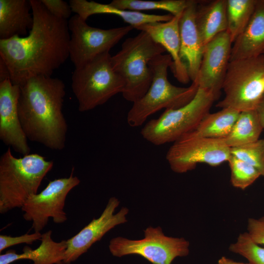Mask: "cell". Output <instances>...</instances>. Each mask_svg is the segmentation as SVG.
I'll list each match as a JSON object with an SVG mask.
<instances>
[{"label":"cell","instance_id":"6da1fadb","mask_svg":"<svg viewBox=\"0 0 264 264\" xmlns=\"http://www.w3.org/2000/svg\"><path fill=\"white\" fill-rule=\"evenodd\" d=\"M33 24L28 35L0 40V58L20 86L35 76H51L69 57L68 21L51 14L40 0H30Z\"/></svg>","mask_w":264,"mask_h":264},{"label":"cell","instance_id":"7a4b0ae2","mask_svg":"<svg viewBox=\"0 0 264 264\" xmlns=\"http://www.w3.org/2000/svg\"><path fill=\"white\" fill-rule=\"evenodd\" d=\"M19 86L18 111L27 138L51 150H63L67 132L63 113L64 83L51 76H39Z\"/></svg>","mask_w":264,"mask_h":264},{"label":"cell","instance_id":"3957f363","mask_svg":"<svg viewBox=\"0 0 264 264\" xmlns=\"http://www.w3.org/2000/svg\"><path fill=\"white\" fill-rule=\"evenodd\" d=\"M53 164L37 154L16 157L8 148L0 158V213L22 208L29 197L37 193Z\"/></svg>","mask_w":264,"mask_h":264},{"label":"cell","instance_id":"277c9868","mask_svg":"<svg viewBox=\"0 0 264 264\" xmlns=\"http://www.w3.org/2000/svg\"><path fill=\"white\" fill-rule=\"evenodd\" d=\"M173 63L169 54L159 55L149 63L152 82L145 94L132 103L128 112L127 121L132 127L142 126L151 115L162 109H176L189 103L195 97L198 88L192 82L188 87H177L168 79V69Z\"/></svg>","mask_w":264,"mask_h":264},{"label":"cell","instance_id":"5b68a950","mask_svg":"<svg viewBox=\"0 0 264 264\" xmlns=\"http://www.w3.org/2000/svg\"><path fill=\"white\" fill-rule=\"evenodd\" d=\"M166 50L144 31L126 39L121 49L111 56L114 71L125 83L123 98L132 103L142 97L149 88L152 74L150 61Z\"/></svg>","mask_w":264,"mask_h":264},{"label":"cell","instance_id":"8992f818","mask_svg":"<svg viewBox=\"0 0 264 264\" xmlns=\"http://www.w3.org/2000/svg\"><path fill=\"white\" fill-rule=\"evenodd\" d=\"M110 58L109 52H107L75 68L71 88L79 111L92 110L123 92L125 83L113 69Z\"/></svg>","mask_w":264,"mask_h":264},{"label":"cell","instance_id":"52a82bcc","mask_svg":"<svg viewBox=\"0 0 264 264\" xmlns=\"http://www.w3.org/2000/svg\"><path fill=\"white\" fill-rule=\"evenodd\" d=\"M217 100L212 91L198 88L189 103L178 109L165 110L158 118L149 121L141 130V136L156 146L174 142L196 129Z\"/></svg>","mask_w":264,"mask_h":264},{"label":"cell","instance_id":"ba28073f","mask_svg":"<svg viewBox=\"0 0 264 264\" xmlns=\"http://www.w3.org/2000/svg\"><path fill=\"white\" fill-rule=\"evenodd\" d=\"M222 89L224 96L216 107L256 110L264 95V54L230 61Z\"/></svg>","mask_w":264,"mask_h":264},{"label":"cell","instance_id":"9c48e42d","mask_svg":"<svg viewBox=\"0 0 264 264\" xmlns=\"http://www.w3.org/2000/svg\"><path fill=\"white\" fill-rule=\"evenodd\" d=\"M144 232V238L140 240L112 239L109 246L111 254L117 257L137 255L153 264H171L176 258L189 254V242L183 238L165 236L160 226H149Z\"/></svg>","mask_w":264,"mask_h":264},{"label":"cell","instance_id":"30bf717a","mask_svg":"<svg viewBox=\"0 0 264 264\" xmlns=\"http://www.w3.org/2000/svg\"><path fill=\"white\" fill-rule=\"evenodd\" d=\"M70 31L69 58L75 67L87 64L97 56L109 52L134 28L131 25L104 29L88 25L75 14L68 21Z\"/></svg>","mask_w":264,"mask_h":264},{"label":"cell","instance_id":"8fae6325","mask_svg":"<svg viewBox=\"0 0 264 264\" xmlns=\"http://www.w3.org/2000/svg\"><path fill=\"white\" fill-rule=\"evenodd\" d=\"M230 155V148L222 139L185 134L173 142L166 159L173 172L181 174L194 169L198 163L219 166L228 161Z\"/></svg>","mask_w":264,"mask_h":264},{"label":"cell","instance_id":"7c38bea8","mask_svg":"<svg viewBox=\"0 0 264 264\" xmlns=\"http://www.w3.org/2000/svg\"><path fill=\"white\" fill-rule=\"evenodd\" d=\"M74 168L69 177L50 181L40 193L28 197L21 209L25 220L32 221L34 232H40L47 225L49 218L54 222L62 223L67 220L64 211L67 195L80 180L73 176Z\"/></svg>","mask_w":264,"mask_h":264},{"label":"cell","instance_id":"4fadbf2b","mask_svg":"<svg viewBox=\"0 0 264 264\" xmlns=\"http://www.w3.org/2000/svg\"><path fill=\"white\" fill-rule=\"evenodd\" d=\"M119 203L116 198H110L99 218L93 219L77 234L66 240L67 248L64 264H71L75 261L108 232L127 221L126 216L129 209L127 207H122L119 212L114 214Z\"/></svg>","mask_w":264,"mask_h":264},{"label":"cell","instance_id":"5bb4252c","mask_svg":"<svg viewBox=\"0 0 264 264\" xmlns=\"http://www.w3.org/2000/svg\"><path fill=\"white\" fill-rule=\"evenodd\" d=\"M232 43L228 32H221L204 46L197 76L194 82L199 88L212 91L218 99L226 74Z\"/></svg>","mask_w":264,"mask_h":264},{"label":"cell","instance_id":"9a60e30c","mask_svg":"<svg viewBox=\"0 0 264 264\" xmlns=\"http://www.w3.org/2000/svg\"><path fill=\"white\" fill-rule=\"evenodd\" d=\"M20 88L10 80L0 82V139L22 155L30 154L27 138L18 111Z\"/></svg>","mask_w":264,"mask_h":264},{"label":"cell","instance_id":"2e32d148","mask_svg":"<svg viewBox=\"0 0 264 264\" xmlns=\"http://www.w3.org/2000/svg\"><path fill=\"white\" fill-rule=\"evenodd\" d=\"M181 14L167 22L145 23L134 28L147 33L169 53L173 61L171 69L174 77L178 82L187 84L190 80L188 68L180 56L179 21Z\"/></svg>","mask_w":264,"mask_h":264},{"label":"cell","instance_id":"e0dca14e","mask_svg":"<svg viewBox=\"0 0 264 264\" xmlns=\"http://www.w3.org/2000/svg\"><path fill=\"white\" fill-rule=\"evenodd\" d=\"M198 0H192L183 11L179 21L180 56L186 65L190 78L196 79L204 48L196 23V12Z\"/></svg>","mask_w":264,"mask_h":264},{"label":"cell","instance_id":"ac0fdd59","mask_svg":"<svg viewBox=\"0 0 264 264\" xmlns=\"http://www.w3.org/2000/svg\"><path fill=\"white\" fill-rule=\"evenodd\" d=\"M264 53V0H257L244 30L232 44L230 61L258 56Z\"/></svg>","mask_w":264,"mask_h":264},{"label":"cell","instance_id":"d6986e66","mask_svg":"<svg viewBox=\"0 0 264 264\" xmlns=\"http://www.w3.org/2000/svg\"><path fill=\"white\" fill-rule=\"evenodd\" d=\"M69 3L73 12L86 21L91 15L105 14L117 16L134 28L140 25L155 22H165L173 17L167 15L148 14L138 11L124 10L109 4H102L94 1L70 0Z\"/></svg>","mask_w":264,"mask_h":264},{"label":"cell","instance_id":"ffe728a7","mask_svg":"<svg viewBox=\"0 0 264 264\" xmlns=\"http://www.w3.org/2000/svg\"><path fill=\"white\" fill-rule=\"evenodd\" d=\"M51 230L42 234L41 243L35 249L25 246L22 253L9 250L1 254L0 264H11L21 260H31L33 264H64L67 241L55 242L51 238Z\"/></svg>","mask_w":264,"mask_h":264},{"label":"cell","instance_id":"44dd1931","mask_svg":"<svg viewBox=\"0 0 264 264\" xmlns=\"http://www.w3.org/2000/svg\"><path fill=\"white\" fill-rule=\"evenodd\" d=\"M30 0H0V40L27 34L33 24Z\"/></svg>","mask_w":264,"mask_h":264},{"label":"cell","instance_id":"7402d4cb","mask_svg":"<svg viewBox=\"0 0 264 264\" xmlns=\"http://www.w3.org/2000/svg\"><path fill=\"white\" fill-rule=\"evenodd\" d=\"M227 0L198 1L196 23L204 46L227 30Z\"/></svg>","mask_w":264,"mask_h":264},{"label":"cell","instance_id":"603a6c76","mask_svg":"<svg viewBox=\"0 0 264 264\" xmlns=\"http://www.w3.org/2000/svg\"><path fill=\"white\" fill-rule=\"evenodd\" d=\"M240 112L224 108L214 113L209 112L196 129L186 134L196 137L223 139L231 132Z\"/></svg>","mask_w":264,"mask_h":264},{"label":"cell","instance_id":"cb8c5ba5","mask_svg":"<svg viewBox=\"0 0 264 264\" xmlns=\"http://www.w3.org/2000/svg\"><path fill=\"white\" fill-rule=\"evenodd\" d=\"M256 110L241 111L231 132L222 139L230 148L254 142L263 130Z\"/></svg>","mask_w":264,"mask_h":264},{"label":"cell","instance_id":"d4e9b609","mask_svg":"<svg viewBox=\"0 0 264 264\" xmlns=\"http://www.w3.org/2000/svg\"><path fill=\"white\" fill-rule=\"evenodd\" d=\"M257 0H227V30L232 44L243 31L254 11Z\"/></svg>","mask_w":264,"mask_h":264},{"label":"cell","instance_id":"484cf974","mask_svg":"<svg viewBox=\"0 0 264 264\" xmlns=\"http://www.w3.org/2000/svg\"><path fill=\"white\" fill-rule=\"evenodd\" d=\"M192 0H113L110 4L117 8L133 11L161 10L174 16L181 14Z\"/></svg>","mask_w":264,"mask_h":264},{"label":"cell","instance_id":"4316f807","mask_svg":"<svg viewBox=\"0 0 264 264\" xmlns=\"http://www.w3.org/2000/svg\"><path fill=\"white\" fill-rule=\"evenodd\" d=\"M228 162L231 171V183L236 188L244 190L261 176L252 166L231 154Z\"/></svg>","mask_w":264,"mask_h":264},{"label":"cell","instance_id":"83f0119b","mask_svg":"<svg viewBox=\"0 0 264 264\" xmlns=\"http://www.w3.org/2000/svg\"><path fill=\"white\" fill-rule=\"evenodd\" d=\"M231 154L256 169L264 177V139L230 148Z\"/></svg>","mask_w":264,"mask_h":264},{"label":"cell","instance_id":"f1b7e54d","mask_svg":"<svg viewBox=\"0 0 264 264\" xmlns=\"http://www.w3.org/2000/svg\"><path fill=\"white\" fill-rule=\"evenodd\" d=\"M229 249L245 258L250 264H264V247L254 242L247 232L241 234Z\"/></svg>","mask_w":264,"mask_h":264},{"label":"cell","instance_id":"f546056e","mask_svg":"<svg viewBox=\"0 0 264 264\" xmlns=\"http://www.w3.org/2000/svg\"><path fill=\"white\" fill-rule=\"evenodd\" d=\"M42 236V234L39 232H34L32 234L26 233L17 237L0 235V252L9 247L21 243L32 244L36 241L41 240Z\"/></svg>","mask_w":264,"mask_h":264},{"label":"cell","instance_id":"4dcf8cb0","mask_svg":"<svg viewBox=\"0 0 264 264\" xmlns=\"http://www.w3.org/2000/svg\"><path fill=\"white\" fill-rule=\"evenodd\" d=\"M47 10L55 17L67 20L72 12L69 3L62 0H40Z\"/></svg>","mask_w":264,"mask_h":264},{"label":"cell","instance_id":"1f68e13d","mask_svg":"<svg viewBox=\"0 0 264 264\" xmlns=\"http://www.w3.org/2000/svg\"><path fill=\"white\" fill-rule=\"evenodd\" d=\"M247 230V233L254 242L264 245V216L257 219L249 218Z\"/></svg>","mask_w":264,"mask_h":264},{"label":"cell","instance_id":"d6a6232c","mask_svg":"<svg viewBox=\"0 0 264 264\" xmlns=\"http://www.w3.org/2000/svg\"><path fill=\"white\" fill-rule=\"evenodd\" d=\"M10 80V73L8 67L0 58V82L6 80Z\"/></svg>","mask_w":264,"mask_h":264},{"label":"cell","instance_id":"836d02e7","mask_svg":"<svg viewBox=\"0 0 264 264\" xmlns=\"http://www.w3.org/2000/svg\"><path fill=\"white\" fill-rule=\"evenodd\" d=\"M256 110L258 112L262 126L264 129V95L259 103Z\"/></svg>","mask_w":264,"mask_h":264},{"label":"cell","instance_id":"e575fe53","mask_svg":"<svg viewBox=\"0 0 264 264\" xmlns=\"http://www.w3.org/2000/svg\"><path fill=\"white\" fill-rule=\"evenodd\" d=\"M218 264H250L249 263L245 264V263L237 262L230 259L226 258L225 257H222L218 261Z\"/></svg>","mask_w":264,"mask_h":264},{"label":"cell","instance_id":"d590c367","mask_svg":"<svg viewBox=\"0 0 264 264\" xmlns=\"http://www.w3.org/2000/svg\"></svg>","mask_w":264,"mask_h":264}]
</instances>
